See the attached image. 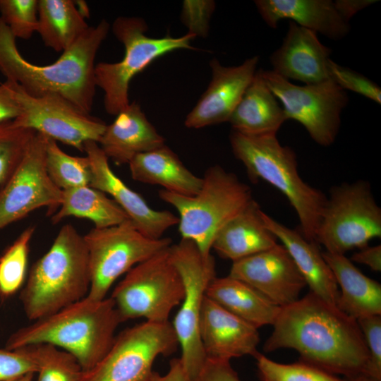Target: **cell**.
<instances>
[{"instance_id":"52a82bcc","label":"cell","mask_w":381,"mask_h":381,"mask_svg":"<svg viewBox=\"0 0 381 381\" xmlns=\"http://www.w3.org/2000/svg\"><path fill=\"white\" fill-rule=\"evenodd\" d=\"M111 29L124 47L123 57L116 63L100 62L95 66V83L104 92L105 111L111 115H117L129 104L131 80L153 61L175 50L196 49L190 44L195 37L189 32L176 37L147 35V25L138 17H118Z\"/></svg>"},{"instance_id":"7bdbcfd3","label":"cell","mask_w":381,"mask_h":381,"mask_svg":"<svg viewBox=\"0 0 381 381\" xmlns=\"http://www.w3.org/2000/svg\"><path fill=\"white\" fill-rule=\"evenodd\" d=\"M351 260L354 262L365 265L373 271H381V246H366L353 253Z\"/></svg>"},{"instance_id":"ac0fdd59","label":"cell","mask_w":381,"mask_h":381,"mask_svg":"<svg viewBox=\"0 0 381 381\" xmlns=\"http://www.w3.org/2000/svg\"><path fill=\"white\" fill-rule=\"evenodd\" d=\"M258 61L255 56L238 66H224L217 59H212L210 61V83L186 116V127L198 129L228 122L253 80Z\"/></svg>"},{"instance_id":"4dcf8cb0","label":"cell","mask_w":381,"mask_h":381,"mask_svg":"<svg viewBox=\"0 0 381 381\" xmlns=\"http://www.w3.org/2000/svg\"><path fill=\"white\" fill-rule=\"evenodd\" d=\"M20 349V348H19ZM32 358L38 373L37 381H85V372L70 353L50 344L21 347Z\"/></svg>"},{"instance_id":"d4e9b609","label":"cell","mask_w":381,"mask_h":381,"mask_svg":"<svg viewBox=\"0 0 381 381\" xmlns=\"http://www.w3.org/2000/svg\"><path fill=\"white\" fill-rule=\"evenodd\" d=\"M282 107L258 70L228 122L232 131L248 135H277L286 121Z\"/></svg>"},{"instance_id":"603a6c76","label":"cell","mask_w":381,"mask_h":381,"mask_svg":"<svg viewBox=\"0 0 381 381\" xmlns=\"http://www.w3.org/2000/svg\"><path fill=\"white\" fill-rule=\"evenodd\" d=\"M262 218L267 227L290 254L310 292L336 306L339 286L318 244L307 240L299 230L284 225L264 212Z\"/></svg>"},{"instance_id":"9c48e42d","label":"cell","mask_w":381,"mask_h":381,"mask_svg":"<svg viewBox=\"0 0 381 381\" xmlns=\"http://www.w3.org/2000/svg\"><path fill=\"white\" fill-rule=\"evenodd\" d=\"M381 236V209L363 180L334 186L324 207L315 242L327 252L344 255Z\"/></svg>"},{"instance_id":"cb8c5ba5","label":"cell","mask_w":381,"mask_h":381,"mask_svg":"<svg viewBox=\"0 0 381 381\" xmlns=\"http://www.w3.org/2000/svg\"><path fill=\"white\" fill-rule=\"evenodd\" d=\"M262 212L253 199L220 229L212 249L234 262L274 246L278 240L265 225Z\"/></svg>"},{"instance_id":"836d02e7","label":"cell","mask_w":381,"mask_h":381,"mask_svg":"<svg viewBox=\"0 0 381 381\" xmlns=\"http://www.w3.org/2000/svg\"><path fill=\"white\" fill-rule=\"evenodd\" d=\"M37 132L18 127L13 121L0 125V192L8 182Z\"/></svg>"},{"instance_id":"8992f818","label":"cell","mask_w":381,"mask_h":381,"mask_svg":"<svg viewBox=\"0 0 381 381\" xmlns=\"http://www.w3.org/2000/svg\"><path fill=\"white\" fill-rule=\"evenodd\" d=\"M158 195L178 211L181 238L195 243L205 256L211 254L220 229L253 200L250 186L219 165L206 170L195 195L185 196L164 189Z\"/></svg>"},{"instance_id":"7c38bea8","label":"cell","mask_w":381,"mask_h":381,"mask_svg":"<svg viewBox=\"0 0 381 381\" xmlns=\"http://www.w3.org/2000/svg\"><path fill=\"white\" fill-rule=\"evenodd\" d=\"M179 346L171 323L145 321L121 332L104 358L87 372L85 381H147L159 356Z\"/></svg>"},{"instance_id":"83f0119b","label":"cell","mask_w":381,"mask_h":381,"mask_svg":"<svg viewBox=\"0 0 381 381\" xmlns=\"http://www.w3.org/2000/svg\"><path fill=\"white\" fill-rule=\"evenodd\" d=\"M206 296L258 329L273 325L281 310L254 287L229 275L215 277Z\"/></svg>"},{"instance_id":"ba28073f","label":"cell","mask_w":381,"mask_h":381,"mask_svg":"<svg viewBox=\"0 0 381 381\" xmlns=\"http://www.w3.org/2000/svg\"><path fill=\"white\" fill-rule=\"evenodd\" d=\"M169 247L134 266L114 289L110 297L123 322L143 318L167 322L171 310L181 303L183 284Z\"/></svg>"},{"instance_id":"f546056e","label":"cell","mask_w":381,"mask_h":381,"mask_svg":"<svg viewBox=\"0 0 381 381\" xmlns=\"http://www.w3.org/2000/svg\"><path fill=\"white\" fill-rule=\"evenodd\" d=\"M59 210L51 218L54 224L73 216L92 221L96 229L121 224L128 219L127 214L107 194L90 186L62 190Z\"/></svg>"},{"instance_id":"ab89813d","label":"cell","mask_w":381,"mask_h":381,"mask_svg":"<svg viewBox=\"0 0 381 381\" xmlns=\"http://www.w3.org/2000/svg\"><path fill=\"white\" fill-rule=\"evenodd\" d=\"M30 372L37 373V368L23 349L0 348V381H7Z\"/></svg>"},{"instance_id":"9a60e30c","label":"cell","mask_w":381,"mask_h":381,"mask_svg":"<svg viewBox=\"0 0 381 381\" xmlns=\"http://www.w3.org/2000/svg\"><path fill=\"white\" fill-rule=\"evenodd\" d=\"M47 136L37 133L17 169L0 192V230L42 207L56 212L62 190L49 178L45 166Z\"/></svg>"},{"instance_id":"f6af8a7d","label":"cell","mask_w":381,"mask_h":381,"mask_svg":"<svg viewBox=\"0 0 381 381\" xmlns=\"http://www.w3.org/2000/svg\"><path fill=\"white\" fill-rule=\"evenodd\" d=\"M376 0H337L334 1L336 8L347 22L358 11L377 2Z\"/></svg>"},{"instance_id":"60d3db41","label":"cell","mask_w":381,"mask_h":381,"mask_svg":"<svg viewBox=\"0 0 381 381\" xmlns=\"http://www.w3.org/2000/svg\"><path fill=\"white\" fill-rule=\"evenodd\" d=\"M189 381H242L232 368L230 361L206 359L198 373Z\"/></svg>"},{"instance_id":"f1b7e54d","label":"cell","mask_w":381,"mask_h":381,"mask_svg":"<svg viewBox=\"0 0 381 381\" xmlns=\"http://www.w3.org/2000/svg\"><path fill=\"white\" fill-rule=\"evenodd\" d=\"M37 32L44 44L56 52L71 47L90 26L71 0H38Z\"/></svg>"},{"instance_id":"d6986e66","label":"cell","mask_w":381,"mask_h":381,"mask_svg":"<svg viewBox=\"0 0 381 381\" xmlns=\"http://www.w3.org/2000/svg\"><path fill=\"white\" fill-rule=\"evenodd\" d=\"M331 49L322 44L316 32L289 20L282 45L270 56L274 73L289 80L312 85L331 80Z\"/></svg>"},{"instance_id":"5bb4252c","label":"cell","mask_w":381,"mask_h":381,"mask_svg":"<svg viewBox=\"0 0 381 381\" xmlns=\"http://www.w3.org/2000/svg\"><path fill=\"white\" fill-rule=\"evenodd\" d=\"M20 107L13 124L32 129L56 141L84 152L87 141L98 143L107 124L100 119L80 111L57 95L32 97L19 85L6 80Z\"/></svg>"},{"instance_id":"74e56055","label":"cell","mask_w":381,"mask_h":381,"mask_svg":"<svg viewBox=\"0 0 381 381\" xmlns=\"http://www.w3.org/2000/svg\"><path fill=\"white\" fill-rule=\"evenodd\" d=\"M357 322L369 354L365 375L375 381H381V315L362 318Z\"/></svg>"},{"instance_id":"4fadbf2b","label":"cell","mask_w":381,"mask_h":381,"mask_svg":"<svg viewBox=\"0 0 381 381\" xmlns=\"http://www.w3.org/2000/svg\"><path fill=\"white\" fill-rule=\"evenodd\" d=\"M262 76L282 107L286 119H294L306 129L318 145L333 144L339 133L341 114L349 98L332 80L303 86L291 83L272 71L262 69Z\"/></svg>"},{"instance_id":"d6a6232c","label":"cell","mask_w":381,"mask_h":381,"mask_svg":"<svg viewBox=\"0 0 381 381\" xmlns=\"http://www.w3.org/2000/svg\"><path fill=\"white\" fill-rule=\"evenodd\" d=\"M35 229L33 226L26 228L0 256V296L3 298L16 294L25 282Z\"/></svg>"},{"instance_id":"7dc6e473","label":"cell","mask_w":381,"mask_h":381,"mask_svg":"<svg viewBox=\"0 0 381 381\" xmlns=\"http://www.w3.org/2000/svg\"><path fill=\"white\" fill-rule=\"evenodd\" d=\"M346 381H375L365 374H359L353 377L345 378Z\"/></svg>"},{"instance_id":"484cf974","label":"cell","mask_w":381,"mask_h":381,"mask_svg":"<svg viewBox=\"0 0 381 381\" xmlns=\"http://www.w3.org/2000/svg\"><path fill=\"white\" fill-rule=\"evenodd\" d=\"M128 164L133 180L176 194L195 195L202 185V177L192 173L166 145L135 155Z\"/></svg>"},{"instance_id":"44dd1931","label":"cell","mask_w":381,"mask_h":381,"mask_svg":"<svg viewBox=\"0 0 381 381\" xmlns=\"http://www.w3.org/2000/svg\"><path fill=\"white\" fill-rule=\"evenodd\" d=\"M255 4L263 20L272 28L281 20L320 32L332 40H340L350 32L346 21L331 0H256Z\"/></svg>"},{"instance_id":"e0dca14e","label":"cell","mask_w":381,"mask_h":381,"mask_svg":"<svg viewBox=\"0 0 381 381\" xmlns=\"http://www.w3.org/2000/svg\"><path fill=\"white\" fill-rule=\"evenodd\" d=\"M84 152L92 169L90 186L110 195L143 235L154 239L161 238L167 229L178 224L176 215L168 210L152 209L140 194L115 174L109 166V158L97 143L86 142Z\"/></svg>"},{"instance_id":"7402d4cb","label":"cell","mask_w":381,"mask_h":381,"mask_svg":"<svg viewBox=\"0 0 381 381\" xmlns=\"http://www.w3.org/2000/svg\"><path fill=\"white\" fill-rule=\"evenodd\" d=\"M164 138L133 102L121 110L106 128L98 145L118 164H128L137 155L164 145Z\"/></svg>"},{"instance_id":"b9f144b4","label":"cell","mask_w":381,"mask_h":381,"mask_svg":"<svg viewBox=\"0 0 381 381\" xmlns=\"http://www.w3.org/2000/svg\"><path fill=\"white\" fill-rule=\"evenodd\" d=\"M20 107L7 83L0 84V125L15 120L20 114Z\"/></svg>"},{"instance_id":"5b68a950","label":"cell","mask_w":381,"mask_h":381,"mask_svg":"<svg viewBox=\"0 0 381 381\" xmlns=\"http://www.w3.org/2000/svg\"><path fill=\"white\" fill-rule=\"evenodd\" d=\"M229 140L235 157L251 179L263 180L285 195L297 214L299 231L316 243L327 197L300 176L294 151L281 145L277 135H248L231 131Z\"/></svg>"},{"instance_id":"8fae6325","label":"cell","mask_w":381,"mask_h":381,"mask_svg":"<svg viewBox=\"0 0 381 381\" xmlns=\"http://www.w3.org/2000/svg\"><path fill=\"white\" fill-rule=\"evenodd\" d=\"M169 255L184 287L183 301L171 325L181 349L180 358L190 380L206 359L199 325L207 289L217 277L215 260L212 254L203 255L192 241L183 238L170 246Z\"/></svg>"},{"instance_id":"7a4b0ae2","label":"cell","mask_w":381,"mask_h":381,"mask_svg":"<svg viewBox=\"0 0 381 381\" xmlns=\"http://www.w3.org/2000/svg\"><path fill=\"white\" fill-rule=\"evenodd\" d=\"M110 25L103 19L53 64L36 65L18 49L16 38L0 18V71L28 95H57L85 114L92 111L96 92L95 60Z\"/></svg>"},{"instance_id":"2e32d148","label":"cell","mask_w":381,"mask_h":381,"mask_svg":"<svg viewBox=\"0 0 381 381\" xmlns=\"http://www.w3.org/2000/svg\"><path fill=\"white\" fill-rule=\"evenodd\" d=\"M229 276L259 291L279 307L293 303L306 283L282 244L232 262Z\"/></svg>"},{"instance_id":"bcb514c9","label":"cell","mask_w":381,"mask_h":381,"mask_svg":"<svg viewBox=\"0 0 381 381\" xmlns=\"http://www.w3.org/2000/svg\"><path fill=\"white\" fill-rule=\"evenodd\" d=\"M34 374L32 372L24 373L7 381H33Z\"/></svg>"},{"instance_id":"f35d334b","label":"cell","mask_w":381,"mask_h":381,"mask_svg":"<svg viewBox=\"0 0 381 381\" xmlns=\"http://www.w3.org/2000/svg\"><path fill=\"white\" fill-rule=\"evenodd\" d=\"M216 3L212 0H185L182 4L181 20L188 32L195 37L208 36L210 22L215 10Z\"/></svg>"},{"instance_id":"1f68e13d","label":"cell","mask_w":381,"mask_h":381,"mask_svg":"<svg viewBox=\"0 0 381 381\" xmlns=\"http://www.w3.org/2000/svg\"><path fill=\"white\" fill-rule=\"evenodd\" d=\"M45 166L52 182L61 190L90 186L92 169L89 158L64 152L56 141L47 137Z\"/></svg>"},{"instance_id":"e575fe53","label":"cell","mask_w":381,"mask_h":381,"mask_svg":"<svg viewBox=\"0 0 381 381\" xmlns=\"http://www.w3.org/2000/svg\"><path fill=\"white\" fill-rule=\"evenodd\" d=\"M254 357L261 381H346L302 361L280 363L258 352Z\"/></svg>"},{"instance_id":"30bf717a","label":"cell","mask_w":381,"mask_h":381,"mask_svg":"<svg viewBox=\"0 0 381 381\" xmlns=\"http://www.w3.org/2000/svg\"><path fill=\"white\" fill-rule=\"evenodd\" d=\"M83 238L90 276L87 296L96 301L106 298L122 274L171 245L168 237L154 239L145 236L130 219L116 226L93 228Z\"/></svg>"},{"instance_id":"8d00e7d4","label":"cell","mask_w":381,"mask_h":381,"mask_svg":"<svg viewBox=\"0 0 381 381\" xmlns=\"http://www.w3.org/2000/svg\"><path fill=\"white\" fill-rule=\"evenodd\" d=\"M329 76L343 90L360 94L377 104L381 103V89L367 77L331 60Z\"/></svg>"},{"instance_id":"6da1fadb","label":"cell","mask_w":381,"mask_h":381,"mask_svg":"<svg viewBox=\"0 0 381 381\" xmlns=\"http://www.w3.org/2000/svg\"><path fill=\"white\" fill-rule=\"evenodd\" d=\"M265 352L293 349L301 361L346 378L365 374L369 359L357 320L312 292L282 307Z\"/></svg>"},{"instance_id":"3957f363","label":"cell","mask_w":381,"mask_h":381,"mask_svg":"<svg viewBox=\"0 0 381 381\" xmlns=\"http://www.w3.org/2000/svg\"><path fill=\"white\" fill-rule=\"evenodd\" d=\"M121 322L111 297L96 301L86 296L18 329L8 338L6 349L50 344L72 354L83 370L89 372L112 346Z\"/></svg>"},{"instance_id":"4316f807","label":"cell","mask_w":381,"mask_h":381,"mask_svg":"<svg viewBox=\"0 0 381 381\" xmlns=\"http://www.w3.org/2000/svg\"><path fill=\"white\" fill-rule=\"evenodd\" d=\"M322 255L341 288L337 307L356 320L381 315V285L363 274L344 255L323 252Z\"/></svg>"},{"instance_id":"ffe728a7","label":"cell","mask_w":381,"mask_h":381,"mask_svg":"<svg viewBox=\"0 0 381 381\" xmlns=\"http://www.w3.org/2000/svg\"><path fill=\"white\" fill-rule=\"evenodd\" d=\"M199 333L207 358L230 361L258 353V328L207 296L202 307Z\"/></svg>"},{"instance_id":"277c9868","label":"cell","mask_w":381,"mask_h":381,"mask_svg":"<svg viewBox=\"0 0 381 381\" xmlns=\"http://www.w3.org/2000/svg\"><path fill=\"white\" fill-rule=\"evenodd\" d=\"M90 286L83 236L66 224L49 250L32 265L20 299L26 317L35 321L85 298Z\"/></svg>"},{"instance_id":"ee69618b","label":"cell","mask_w":381,"mask_h":381,"mask_svg":"<svg viewBox=\"0 0 381 381\" xmlns=\"http://www.w3.org/2000/svg\"><path fill=\"white\" fill-rule=\"evenodd\" d=\"M147 381H189V379L181 358H174L171 360L166 374L161 375L153 370Z\"/></svg>"},{"instance_id":"d590c367","label":"cell","mask_w":381,"mask_h":381,"mask_svg":"<svg viewBox=\"0 0 381 381\" xmlns=\"http://www.w3.org/2000/svg\"><path fill=\"white\" fill-rule=\"evenodd\" d=\"M38 0H0V18L15 38L30 39L38 29Z\"/></svg>"}]
</instances>
